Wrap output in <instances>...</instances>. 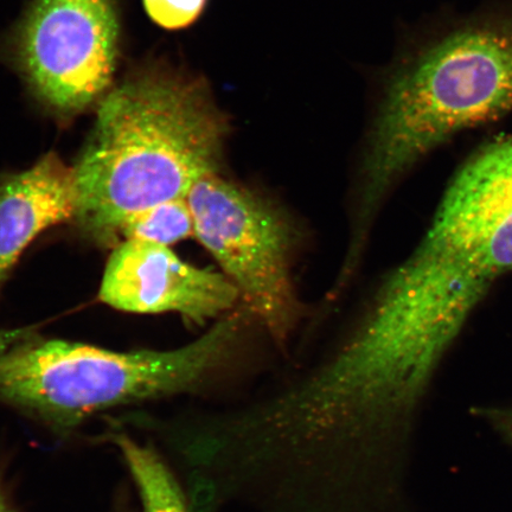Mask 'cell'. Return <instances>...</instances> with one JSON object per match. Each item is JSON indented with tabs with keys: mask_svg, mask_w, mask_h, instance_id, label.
<instances>
[{
	"mask_svg": "<svg viewBox=\"0 0 512 512\" xmlns=\"http://www.w3.org/2000/svg\"><path fill=\"white\" fill-rule=\"evenodd\" d=\"M228 133L206 82L170 67L134 70L96 107L73 166L74 221L91 238L113 241L128 217L187 198L221 174Z\"/></svg>",
	"mask_w": 512,
	"mask_h": 512,
	"instance_id": "1",
	"label": "cell"
},
{
	"mask_svg": "<svg viewBox=\"0 0 512 512\" xmlns=\"http://www.w3.org/2000/svg\"><path fill=\"white\" fill-rule=\"evenodd\" d=\"M195 236L194 219L187 198L156 204L136 213L121 224L118 236L170 247Z\"/></svg>",
	"mask_w": 512,
	"mask_h": 512,
	"instance_id": "10",
	"label": "cell"
},
{
	"mask_svg": "<svg viewBox=\"0 0 512 512\" xmlns=\"http://www.w3.org/2000/svg\"><path fill=\"white\" fill-rule=\"evenodd\" d=\"M113 441L136 483L143 512H189L175 476L151 446L125 434L114 435Z\"/></svg>",
	"mask_w": 512,
	"mask_h": 512,
	"instance_id": "9",
	"label": "cell"
},
{
	"mask_svg": "<svg viewBox=\"0 0 512 512\" xmlns=\"http://www.w3.org/2000/svg\"><path fill=\"white\" fill-rule=\"evenodd\" d=\"M187 200L196 238L232 281L242 305L285 348L302 315L291 272L296 233L290 219L221 174L203 178Z\"/></svg>",
	"mask_w": 512,
	"mask_h": 512,
	"instance_id": "4",
	"label": "cell"
},
{
	"mask_svg": "<svg viewBox=\"0 0 512 512\" xmlns=\"http://www.w3.org/2000/svg\"><path fill=\"white\" fill-rule=\"evenodd\" d=\"M421 240L469 303L480 304L512 272V136L466 160Z\"/></svg>",
	"mask_w": 512,
	"mask_h": 512,
	"instance_id": "6",
	"label": "cell"
},
{
	"mask_svg": "<svg viewBox=\"0 0 512 512\" xmlns=\"http://www.w3.org/2000/svg\"><path fill=\"white\" fill-rule=\"evenodd\" d=\"M0 512H17L2 488H0Z\"/></svg>",
	"mask_w": 512,
	"mask_h": 512,
	"instance_id": "14",
	"label": "cell"
},
{
	"mask_svg": "<svg viewBox=\"0 0 512 512\" xmlns=\"http://www.w3.org/2000/svg\"><path fill=\"white\" fill-rule=\"evenodd\" d=\"M102 303L125 312H174L194 324L221 318L239 306L226 275L179 259L169 247L125 240L114 248L102 278Z\"/></svg>",
	"mask_w": 512,
	"mask_h": 512,
	"instance_id": "7",
	"label": "cell"
},
{
	"mask_svg": "<svg viewBox=\"0 0 512 512\" xmlns=\"http://www.w3.org/2000/svg\"><path fill=\"white\" fill-rule=\"evenodd\" d=\"M252 319L239 305L169 351L117 352L36 336L0 360V401L68 432L108 408L200 393L234 368Z\"/></svg>",
	"mask_w": 512,
	"mask_h": 512,
	"instance_id": "3",
	"label": "cell"
},
{
	"mask_svg": "<svg viewBox=\"0 0 512 512\" xmlns=\"http://www.w3.org/2000/svg\"><path fill=\"white\" fill-rule=\"evenodd\" d=\"M36 336L34 328L0 330V360L18 345L28 342Z\"/></svg>",
	"mask_w": 512,
	"mask_h": 512,
	"instance_id": "13",
	"label": "cell"
},
{
	"mask_svg": "<svg viewBox=\"0 0 512 512\" xmlns=\"http://www.w3.org/2000/svg\"><path fill=\"white\" fill-rule=\"evenodd\" d=\"M476 412L512 446V405L477 408Z\"/></svg>",
	"mask_w": 512,
	"mask_h": 512,
	"instance_id": "12",
	"label": "cell"
},
{
	"mask_svg": "<svg viewBox=\"0 0 512 512\" xmlns=\"http://www.w3.org/2000/svg\"><path fill=\"white\" fill-rule=\"evenodd\" d=\"M512 111V17L479 19L447 34L390 86L358 181L352 230L369 235L399 179L467 128Z\"/></svg>",
	"mask_w": 512,
	"mask_h": 512,
	"instance_id": "2",
	"label": "cell"
},
{
	"mask_svg": "<svg viewBox=\"0 0 512 512\" xmlns=\"http://www.w3.org/2000/svg\"><path fill=\"white\" fill-rule=\"evenodd\" d=\"M75 213L73 168L54 152L0 179V290L30 243L44 230L74 221Z\"/></svg>",
	"mask_w": 512,
	"mask_h": 512,
	"instance_id": "8",
	"label": "cell"
},
{
	"mask_svg": "<svg viewBox=\"0 0 512 512\" xmlns=\"http://www.w3.org/2000/svg\"><path fill=\"white\" fill-rule=\"evenodd\" d=\"M119 49L115 0H34L12 41L30 93L62 123L111 91Z\"/></svg>",
	"mask_w": 512,
	"mask_h": 512,
	"instance_id": "5",
	"label": "cell"
},
{
	"mask_svg": "<svg viewBox=\"0 0 512 512\" xmlns=\"http://www.w3.org/2000/svg\"><path fill=\"white\" fill-rule=\"evenodd\" d=\"M206 4L207 0H144L152 21L168 30L188 28L201 16Z\"/></svg>",
	"mask_w": 512,
	"mask_h": 512,
	"instance_id": "11",
	"label": "cell"
}]
</instances>
